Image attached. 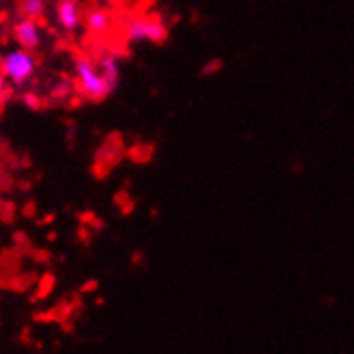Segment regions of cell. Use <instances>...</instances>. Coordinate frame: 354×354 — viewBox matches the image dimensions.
Instances as JSON below:
<instances>
[{"instance_id": "1", "label": "cell", "mask_w": 354, "mask_h": 354, "mask_svg": "<svg viewBox=\"0 0 354 354\" xmlns=\"http://www.w3.org/2000/svg\"><path fill=\"white\" fill-rule=\"evenodd\" d=\"M75 84H77L80 95L91 101L106 99L116 88L112 82L103 75L97 60L84 58V56L75 60Z\"/></svg>"}, {"instance_id": "2", "label": "cell", "mask_w": 354, "mask_h": 354, "mask_svg": "<svg viewBox=\"0 0 354 354\" xmlns=\"http://www.w3.org/2000/svg\"><path fill=\"white\" fill-rule=\"evenodd\" d=\"M0 71H3L5 80L15 86H24L32 80L37 71V60L32 52L28 50H11L3 58H0Z\"/></svg>"}, {"instance_id": "3", "label": "cell", "mask_w": 354, "mask_h": 354, "mask_svg": "<svg viewBox=\"0 0 354 354\" xmlns=\"http://www.w3.org/2000/svg\"><path fill=\"white\" fill-rule=\"evenodd\" d=\"M124 32L131 44H159L168 35V28L155 15H138L127 24Z\"/></svg>"}, {"instance_id": "4", "label": "cell", "mask_w": 354, "mask_h": 354, "mask_svg": "<svg viewBox=\"0 0 354 354\" xmlns=\"http://www.w3.org/2000/svg\"><path fill=\"white\" fill-rule=\"evenodd\" d=\"M13 39L17 41V46L22 50H37L44 41V28H41L39 19L32 17H22L19 22L13 26Z\"/></svg>"}, {"instance_id": "5", "label": "cell", "mask_w": 354, "mask_h": 354, "mask_svg": "<svg viewBox=\"0 0 354 354\" xmlns=\"http://www.w3.org/2000/svg\"><path fill=\"white\" fill-rule=\"evenodd\" d=\"M56 22L67 32H73L84 24V7H82L80 0H58Z\"/></svg>"}, {"instance_id": "6", "label": "cell", "mask_w": 354, "mask_h": 354, "mask_svg": "<svg viewBox=\"0 0 354 354\" xmlns=\"http://www.w3.org/2000/svg\"><path fill=\"white\" fill-rule=\"evenodd\" d=\"M84 26L91 35L103 37L112 28V13L106 9H93L88 13H84Z\"/></svg>"}, {"instance_id": "7", "label": "cell", "mask_w": 354, "mask_h": 354, "mask_svg": "<svg viewBox=\"0 0 354 354\" xmlns=\"http://www.w3.org/2000/svg\"><path fill=\"white\" fill-rule=\"evenodd\" d=\"M44 0H19V11H22L24 17H32V19H39L44 15Z\"/></svg>"}, {"instance_id": "8", "label": "cell", "mask_w": 354, "mask_h": 354, "mask_svg": "<svg viewBox=\"0 0 354 354\" xmlns=\"http://www.w3.org/2000/svg\"><path fill=\"white\" fill-rule=\"evenodd\" d=\"M5 97H7V80H5L3 71H0V108H3Z\"/></svg>"}]
</instances>
